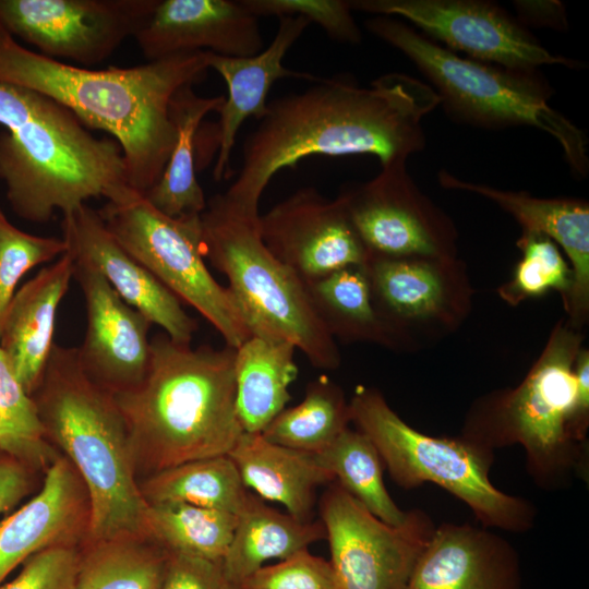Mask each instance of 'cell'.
<instances>
[{
    "label": "cell",
    "instance_id": "obj_1",
    "mask_svg": "<svg viewBox=\"0 0 589 589\" xmlns=\"http://www.w3.org/2000/svg\"><path fill=\"white\" fill-rule=\"evenodd\" d=\"M440 105L435 91L405 73L361 87L349 75L318 79L303 92L268 103L267 115L244 141L241 167L221 193L235 211L257 218L272 178L309 156L372 155L381 167L424 149L423 118Z\"/></svg>",
    "mask_w": 589,
    "mask_h": 589
},
{
    "label": "cell",
    "instance_id": "obj_2",
    "mask_svg": "<svg viewBox=\"0 0 589 589\" xmlns=\"http://www.w3.org/2000/svg\"><path fill=\"white\" fill-rule=\"evenodd\" d=\"M207 51L181 52L130 68L95 70L23 47L0 24V83L59 103L121 147L130 187L144 195L160 178L177 139L175 94L203 81Z\"/></svg>",
    "mask_w": 589,
    "mask_h": 589
},
{
    "label": "cell",
    "instance_id": "obj_3",
    "mask_svg": "<svg viewBox=\"0 0 589 589\" xmlns=\"http://www.w3.org/2000/svg\"><path fill=\"white\" fill-rule=\"evenodd\" d=\"M235 352L151 339L142 382L112 394L124 420L139 480L177 465L228 455L244 430L236 405Z\"/></svg>",
    "mask_w": 589,
    "mask_h": 589
},
{
    "label": "cell",
    "instance_id": "obj_4",
    "mask_svg": "<svg viewBox=\"0 0 589 589\" xmlns=\"http://www.w3.org/2000/svg\"><path fill=\"white\" fill-rule=\"evenodd\" d=\"M0 180L15 215L49 221L89 199L129 189L120 145L97 137L74 113L35 91L0 83Z\"/></svg>",
    "mask_w": 589,
    "mask_h": 589
},
{
    "label": "cell",
    "instance_id": "obj_5",
    "mask_svg": "<svg viewBox=\"0 0 589 589\" xmlns=\"http://www.w3.org/2000/svg\"><path fill=\"white\" fill-rule=\"evenodd\" d=\"M47 440L80 474L89 500L85 542L146 532L128 430L113 395L80 364L77 348L53 345L32 395Z\"/></svg>",
    "mask_w": 589,
    "mask_h": 589
},
{
    "label": "cell",
    "instance_id": "obj_6",
    "mask_svg": "<svg viewBox=\"0 0 589 589\" xmlns=\"http://www.w3.org/2000/svg\"><path fill=\"white\" fill-rule=\"evenodd\" d=\"M364 25L416 65L453 118L486 129L536 128L561 145L575 178L587 177V135L550 106L553 89L538 70H514L461 57L393 16L376 15Z\"/></svg>",
    "mask_w": 589,
    "mask_h": 589
},
{
    "label": "cell",
    "instance_id": "obj_7",
    "mask_svg": "<svg viewBox=\"0 0 589 589\" xmlns=\"http://www.w3.org/2000/svg\"><path fill=\"white\" fill-rule=\"evenodd\" d=\"M582 341L580 330L560 320L516 387L494 390L473 402L461 435L491 450L521 445L528 471L542 488H560L574 473L585 476L587 445L577 443L570 432L574 366Z\"/></svg>",
    "mask_w": 589,
    "mask_h": 589
},
{
    "label": "cell",
    "instance_id": "obj_8",
    "mask_svg": "<svg viewBox=\"0 0 589 589\" xmlns=\"http://www.w3.org/2000/svg\"><path fill=\"white\" fill-rule=\"evenodd\" d=\"M257 218L231 208L221 194L201 214L203 255L223 273L251 335L284 339L312 365H340L336 340L316 314L304 283L263 243Z\"/></svg>",
    "mask_w": 589,
    "mask_h": 589
},
{
    "label": "cell",
    "instance_id": "obj_9",
    "mask_svg": "<svg viewBox=\"0 0 589 589\" xmlns=\"http://www.w3.org/2000/svg\"><path fill=\"white\" fill-rule=\"evenodd\" d=\"M349 407L351 423L371 440L399 486L434 483L468 505L485 528L525 532L532 527V504L491 482L493 450L462 435L437 437L416 430L373 387L357 386Z\"/></svg>",
    "mask_w": 589,
    "mask_h": 589
},
{
    "label": "cell",
    "instance_id": "obj_10",
    "mask_svg": "<svg viewBox=\"0 0 589 589\" xmlns=\"http://www.w3.org/2000/svg\"><path fill=\"white\" fill-rule=\"evenodd\" d=\"M118 243L237 349L251 332L231 292L205 264L201 215L169 217L133 189L98 211Z\"/></svg>",
    "mask_w": 589,
    "mask_h": 589
},
{
    "label": "cell",
    "instance_id": "obj_11",
    "mask_svg": "<svg viewBox=\"0 0 589 589\" xmlns=\"http://www.w3.org/2000/svg\"><path fill=\"white\" fill-rule=\"evenodd\" d=\"M363 266L374 308L404 351L453 334L471 313L474 290L459 257L371 255Z\"/></svg>",
    "mask_w": 589,
    "mask_h": 589
},
{
    "label": "cell",
    "instance_id": "obj_12",
    "mask_svg": "<svg viewBox=\"0 0 589 589\" xmlns=\"http://www.w3.org/2000/svg\"><path fill=\"white\" fill-rule=\"evenodd\" d=\"M330 565L341 589H406L435 525L421 509L397 526L369 512L338 483L320 502Z\"/></svg>",
    "mask_w": 589,
    "mask_h": 589
},
{
    "label": "cell",
    "instance_id": "obj_13",
    "mask_svg": "<svg viewBox=\"0 0 589 589\" xmlns=\"http://www.w3.org/2000/svg\"><path fill=\"white\" fill-rule=\"evenodd\" d=\"M352 11L393 16L450 51L503 68L536 71L542 65L577 68L550 52L503 8L482 0H348ZM407 23V24H408Z\"/></svg>",
    "mask_w": 589,
    "mask_h": 589
},
{
    "label": "cell",
    "instance_id": "obj_14",
    "mask_svg": "<svg viewBox=\"0 0 589 589\" xmlns=\"http://www.w3.org/2000/svg\"><path fill=\"white\" fill-rule=\"evenodd\" d=\"M370 256L458 257L454 220L416 184L405 163L337 195Z\"/></svg>",
    "mask_w": 589,
    "mask_h": 589
},
{
    "label": "cell",
    "instance_id": "obj_15",
    "mask_svg": "<svg viewBox=\"0 0 589 589\" xmlns=\"http://www.w3.org/2000/svg\"><path fill=\"white\" fill-rule=\"evenodd\" d=\"M158 0H0V24L38 53L91 68L151 17Z\"/></svg>",
    "mask_w": 589,
    "mask_h": 589
},
{
    "label": "cell",
    "instance_id": "obj_16",
    "mask_svg": "<svg viewBox=\"0 0 589 589\" xmlns=\"http://www.w3.org/2000/svg\"><path fill=\"white\" fill-rule=\"evenodd\" d=\"M268 251L303 283L348 266H363L370 253L341 201L301 188L259 216Z\"/></svg>",
    "mask_w": 589,
    "mask_h": 589
},
{
    "label": "cell",
    "instance_id": "obj_17",
    "mask_svg": "<svg viewBox=\"0 0 589 589\" xmlns=\"http://www.w3.org/2000/svg\"><path fill=\"white\" fill-rule=\"evenodd\" d=\"M73 278L84 296L87 317L84 340L76 347L81 366L111 394L134 388L149 365L153 324L92 266L74 261Z\"/></svg>",
    "mask_w": 589,
    "mask_h": 589
},
{
    "label": "cell",
    "instance_id": "obj_18",
    "mask_svg": "<svg viewBox=\"0 0 589 589\" xmlns=\"http://www.w3.org/2000/svg\"><path fill=\"white\" fill-rule=\"evenodd\" d=\"M61 229L74 261L95 268L124 302L161 327L173 341L191 345L196 321L173 293L118 243L98 211L83 204L65 212Z\"/></svg>",
    "mask_w": 589,
    "mask_h": 589
},
{
    "label": "cell",
    "instance_id": "obj_19",
    "mask_svg": "<svg viewBox=\"0 0 589 589\" xmlns=\"http://www.w3.org/2000/svg\"><path fill=\"white\" fill-rule=\"evenodd\" d=\"M311 23L302 16L279 19L277 32L268 45L249 57H227L207 51L209 69L215 70L227 85V97L218 109L219 120L203 124L202 133L217 153L213 178L215 181L231 175L230 157L238 131L250 117L262 120L268 112L267 95L279 79H304L312 82L320 77L311 73L292 71L283 60L292 45Z\"/></svg>",
    "mask_w": 589,
    "mask_h": 589
},
{
    "label": "cell",
    "instance_id": "obj_20",
    "mask_svg": "<svg viewBox=\"0 0 589 589\" xmlns=\"http://www.w3.org/2000/svg\"><path fill=\"white\" fill-rule=\"evenodd\" d=\"M134 38L148 61L191 51L249 57L264 49L257 17L240 0H158Z\"/></svg>",
    "mask_w": 589,
    "mask_h": 589
},
{
    "label": "cell",
    "instance_id": "obj_21",
    "mask_svg": "<svg viewBox=\"0 0 589 589\" xmlns=\"http://www.w3.org/2000/svg\"><path fill=\"white\" fill-rule=\"evenodd\" d=\"M89 516L86 488L73 465L60 454L46 470L37 494L0 520V586L37 552L84 544Z\"/></svg>",
    "mask_w": 589,
    "mask_h": 589
},
{
    "label": "cell",
    "instance_id": "obj_22",
    "mask_svg": "<svg viewBox=\"0 0 589 589\" xmlns=\"http://www.w3.org/2000/svg\"><path fill=\"white\" fill-rule=\"evenodd\" d=\"M444 189L481 195L512 215L521 231L550 238L564 251L573 271V286L563 303L566 322L580 330L589 318V205L574 197L542 199L461 180L446 170L437 175Z\"/></svg>",
    "mask_w": 589,
    "mask_h": 589
},
{
    "label": "cell",
    "instance_id": "obj_23",
    "mask_svg": "<svg viewBox=\"0 0 589 589\" xmlns=\"http://www.w3.org/2000/svg\"><path fill=\"white\" fill-rule=\"evenodd\" d=\"M406 589H521L518 555L494 532L442 524L416 562Z\"/></svg>",
    "mask_w": 589,
    "mask_h": 589
},
{
    "label": "cell",
    "instance_id": "obj_24",
    "mask_svg": "<svg viewBox=\"0 0 589 589\" xmlns=\"http://www.w3.org/2000/svg\"><path fill=\"white\" fill-rule=\"evenodd\" d=\"M67 251L15 291L3 318L0 348L25 392L32 396L53 348L58 308L73 278Z\"/></svg>",
    "mask_w": 589,
    "mask_h": 589
},
{
    "label": "cell",
    "instance_id": "obj_25",
    "mask_svg": "<svg viewBox=\"0 0 589 589\" xmlns=\"http://www.w3.org/2000/svg\"><path fill=\"white\" fill-rule=\"evenodd\" d=\"M228 456L247 489L281 504L300 521H312L316 489L335 481L316 454L275 444L261 433L244 432Z\"/></svg>",
    "mask_w": 589,
    "mask_h": 589
},
{
    "label": "cell",
    "instance_id": "obj_26",
    "mask_svg": "<svg viewBox=\"0 0 589 589\" xmlns=\"http://www.w3.org/2000/svg\"><path fill=\"white\" fill-rule=\"evenodd\" d=\"M325 538L321 521H300L250 494L220 563L223 578L238 586L267 561L286 560Z\"/></svg>",
    "mask_w": 589,
    "mask_h": 589
},
{
    "label": "cell",
    "instance_id": "obj_27",
    "mask_svg": "<svg viewBox=\"0 0 589 589\" xmlns=\"http://www.w3.org/2000/svg\"><path fill=\"white\" fill-rule=\"evenodd\" d=\"M296 346L251 335L235 352L236 405L244 432L261 433L290 400Z\"/></svg>",
    "mask_w": 589,
    "mask_h": 589
},
{
    "label": "cell",
    "instance_id": "obj_28",
    "mask_svg": "<svg viewBox=\"0 0 589 589\" xmlns=\"http://www.w3.org/2000/svg\"><path fill=\"white\" fill-rule=\"evenodd\" d=\"M224 96L203 97L193 85L180 88L171 99L170 117L177 139L159 180L144 197L169 217L201 215L206 208L202 187L196 178V133L203 119L218 111Z\"/></svg>",
    "mask_w": 589,
    "mask_h": 589
},
{
    "label": "cell",
    "instance_id": "obj_29",
    "mask_svg": "<svg viewBox=\"0 0 589 589\" xmlns=\"http://www.w3.org/2000/svg\"><path fill=\"white\" fill-rule=\"evenodd\" d=\"M304 285L316 314L334 339L404 351L374 308L364 266H348Z\"/></svg>",
    "mask_w": 589,
    "mask_h": 589
},
{
    "label": "cell",
    "instance_id": "obj_30",
    "mask_svg": "<svg viewBox=\"0 0 589 589\" xmlns=\"http://www.w3.org/2000/svg\"><path fill=\"white\" fill-rule=\"evenodd\" d=\"M147 504L183 503L238 515L250 493L228 455L196 459L139 480Z\"/></svg>",
    "mask_w": 589,
    "mask_h": 589
},
{
    "label": "cell",
    "instance_id": "obj_31",
    "mask_svg": "<svg viewBox=\"0 0 589 589\" xmlns=\"http://www.w3.org/2000/svg\"><path fill=\"white\" fill-rule=\"evenodd\" d=\"M168 557L143 536L85 542L71 589H160Z\"/></svg>",
    "mask_w": 589,
    "mask_h": 589
},
{
    "label": "cell",
    "instance_id": "obj_32",
    "mask_svg": "<svg viewBox=\"0 0 589 589\" xmlns=\"http://www.w3.org/2000/svg\"><path fill=\"white\" fill-rule=\"evenodd\" d=\"M351 423L349 401L328 376L309 383L304 398L280 411L261 432L269 442L317 454Z\"/></svg>",
    "mask_w": 589,
    "mask_h": 589
},
{
    "label": "cell",
    "instance_id": "obj_33",
    "mask_svg": "<svg viewBox=\"0 0 589 589\" xmlns=\"http://www.w3.org/2000/svg\"><path fill=\"white\" fill-rule=\"evenodd\" d=\"M238 515L183 503L148 504L146 532L169 553L220 564Z\"/></svg>",
    "mask_w": 589,
    "mask_h": 589
},
{
    "label": "cell",
    "instance_id": "obj_34",
    "mask_svg": "<svg viewBox=\"0 0 589 589\" xmlns=\"http://www.w3.org/2000/svg\"><path fill=\"white\" fill-rule=\"evenodd\" d=\"M316 455L334 480L378 519L394 526L405 520L407 512L386 490L382 459L365 434L348 428Z\"/></svg>",
    "mask_w": 589,
    "mask_h": 589
},
{
    "label": "cell",
    "instance_id": "obj_35",
    "mask_svg": "<svg viewBox=\"0 0 589 589\" xmlns=\"http://www.w3.org/2000/svg\"><path fill=\"white\" fill-rule=\"evenodd\" d=\"M0 450L43 476L60 455L47 440L35 402L1 348Z\"/></svg>",
    "mask_w": 589,
    "mask_h": 589
},
{
    "label": "cell",
    "instance_id": "obj_36",
    "mask_svg": "<svg viewBox=\"0 0 589 589\" xmlns=\"http://www.w3.org/2000/svg\"><path fill=\"white\" fill-rule=\"evenodd\" d=\"M516 245L521 257L513 277L497 288L500 298L516 306L554 290L564 303L572 290L573 271L557 244L543 235L521 231Z\"/></svg>",
    "mask_w": 589,
    "mask_h": 589
},
{
    "label": "cell",
    "instance_id": "obj_37",
    "mask_svg": "<svg viewBox=\"0 0 589 589\" xmlns=\"http://www.w3.org/2000/svg\"><path fill=\"white\" fill-rule=\"evenodd\" d=\"M65 252L62 238L27 233L12 225L0 209V333L21 278L35 266L59 259Z\"/></svg>",
    "mask_w": 589,
    "mask_h": 589
},
{
    "label": "cell",
    "instance_id": "obj_38",
    "mask_svg": "<svg viewBox=\"0 0 589 589\" xmlns=\"http://www.w3.org/2000/svg\"><path fill=\"white\" fill-rule=\"evenodd\" d=\"M240 3L257 19L302 16L338 43L356 45L362 39L348 0H240Z\"/></svg>",
    "mask_w": 589,
    "mask_h": 589
},
{
    "label": "cell",
    "instance_id": "obj_39",
    "mask_svg": "<svg viewBox=\"0 0 589 589\" xmlns=\"http://www.w3.org/2000/svg\"><path fill=\"white\" fill-rule=\"evenodd\" d=\"M239 589H341L329 561L308 550L263 566L237 586Z\"/></svg>",
    "mask_w": 589,
    "mask_h": 589
},
{
    "label": "cell",
    "instance_id": "obj_40",
    "mask_svg": "<svg viewBox=\"0 0 589 589\" xmlns=\"http://www.w3.org/2000/svg\"><path fill=\"white\" fill-rule=\"evenodd\" d=\"M82 545H57L28 557L19 575L0 589H71Z\"/></svg>",
    "mask_w": 589,
    "mask_h": 589
},
{
    "label": "cell",
    "instance_id": "obj_41",
    "mask_svg": "<svg viewBox=\"0 0 589 589\" xmlns=\"http://www.w3.org/2000/svg\"><path fill=\"white\" fill-rule=\"evenodd\" d=\"M223 586L220 564L169 553L160 589H223Z\"/></svg>",
    "mask_w": 589,
    "mask_h": 589
},
{
    "label": "cell",
    "instance_id": "obj_42",
    "mask_svg": "<svg viewBox=\"0 0 589 589\" xmlns=\"http://www.w3.org/2000/svg\"><path fill=\"white\" fill-rule=\"evenodd\" d=\"M40 476L13 456L0 450V514L9 513L35 492Z\"/></svg>",
    "mask_w": 589,
    "mask_h": 589
},
{
    "label": "cell",
    "instance_id": "obj_43",
    "mask_svg": "<svg viewBox=\"0 0 589 589\" xmlns=\"http://www.w3.org/2000/svg\"><path fill=\"white\" fill-rule=\"evenodd\" d=\"M516 10V20L527 28L546 27L554 31L568 28L566 8L556 0H516L513 2Z\"/></svg>",
    "mask_w": 589,
    "mask_h": 589
},
{
    "label": "cell",
    "instance_id": "obj_44",
    "mask_svg": "<svg viewBox=\"0 0 589 589\" xmlns=\"http://www.w3.org/2000/svg\"><path fill=\"white\" fill-rule=\"evenodd\" d=\"M574 372L576 402L570 432L577 443L587 445V431L589 428V350L584 346L576 357Z\"/></svg>",
    "mask_w": 589,
    "mask_h": 589
},
{
    "label": "cell",
    "instance_id": "obj_45",
    "mask_svg": "<svg viewBox=\"0 0 589 589\" xmlns=\"http://www.w3.org/2000/svg\"><path fill=\"white\" fill-rule=\"evenodd\" d=\"M223 589H239L237 586L228 584L224 580Z\"/></svg>",
    "mask_w": 589,
    "mask_h": 589
}]
</instances>
